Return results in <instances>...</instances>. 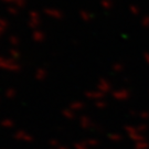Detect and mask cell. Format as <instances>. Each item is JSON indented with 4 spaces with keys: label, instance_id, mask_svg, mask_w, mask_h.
<instances>
[{
    "label": "cell",
    "instance_id": "6da1fadb",
    "mask_svg": "<svg viewBox=\"0 0 149 149\" xmlns=\"http://www.w3.org/2000/svg\"><path fill=\"white\" fill-rule=\"evenodd\" d=\"M44 71H43L42 69L41 70H39V73L37 74V77L39 79V80H42V79H44Z\"/></svg>",
    "mask_w": 149,
    "mask_h": 149
},
{
    "label": "cell",
    "instance_id": "7a4b0ae2",
    "mask_svg": "<svg viewBox=\"0 0 149 149\" xmlns=\"http://www.w3.org/2000/svg\"><path fill=\"white\" fill-rule=\"evenodd\" d=\"M10 41H11V43H12V44H18V39H17V38L11 37Z\"/></svg>",
    "mask_w": 149,
    "mask_h": 149
}]
</instances>
